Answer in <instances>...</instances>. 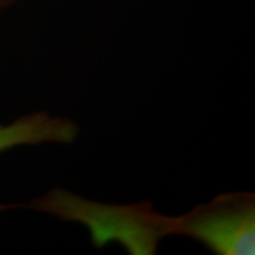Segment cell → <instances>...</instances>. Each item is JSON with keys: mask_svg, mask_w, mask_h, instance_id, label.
<instances>
[{"mask_svg": "<svg viewBox=\"0 0 255 255\" xmlns=\"http://www.w3.org/2000/svg\"><path fill=\"white\" fill-rule=\"evenodd\" d=\"M64 220L81 221L97 247L119 241L130 254H153L157 241L183 234L201 241L220 255L255 253V197L253 193L221 194L180 217L155 214L149 203L108 206L54 190L26 204Z\"/></svg>", "mask_w": 255, "mask_h": 255, "instance_id": "1", "label": "cell"}, {"mask_svg": "<svg viewBox=\"0 0 255 255\" xmlns=\"http://www.w3.org/2000/svg\"><path fill=\"white\" fill-rule=\"evenodd\" d=\"M78 127L73 121L51 117L46 112L21 117L10 125L0 127V152L20 145L44 142L68 143L75 139Z\"/></svg>", "mask_w": 255, "mask_h": 255, "instance_id": "2", "label": "cell"}, {"mask_svg": "<svg viewBox=\"0 0 255 255\" xmlns=\"http://www.w3.org/2000/svg\"><path fill=\"white\" fill-rule=\"evenodd\" d=\"M11 0H0V7H3V6H6L7 3H10Z\"/></svg>", "mask_w": 255, "mask_h": 255, "instance_id": "3", "label": "cell"}]
</instances>
